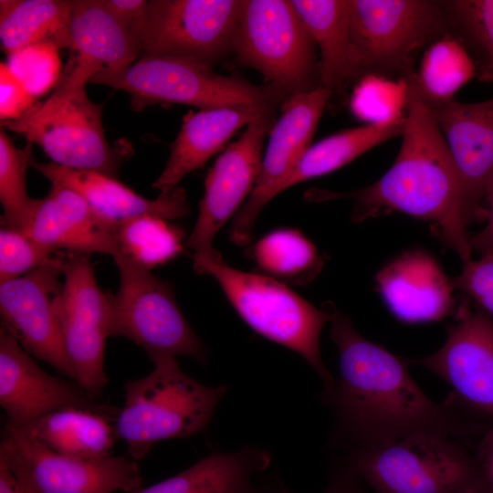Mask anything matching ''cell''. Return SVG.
I'll list each match as a JSON object with an SVG mask.
<instances>
[{
    "label": "cell",
    "mask_w": 493,
    "mask_h": 493,
    "mask_svg": "<svg viewBox=\"0 0 493 493\" xmlns=\"http://www.w3.org/2000/svg\"><path fill=\"white\" fill-rule=\"evenodd\" d=\"M330 322L339 372L320 401L334 419L331 446L348 450L422 432L460 440L471 432L451 405L423 392L408 360L362 337L334 305Z\"/></svg>",
    "instance_id": "cell-1"
},
{
    "label": "cell",
    "mask_w": 493,
    "mask_h": 493,
    "mask_svg": "<svg viewBox=\"0 0 493 493\" xmlns=\"http://www.w3.org/2000/svg\"><path fill=\"white\" fill-rule=\"evenodd\" d=\"M406 119L398 155L390 169L372 184L351 192L313 188L309 202L353 200L355 223L393 212L434 223V232L461 258L470 261L471 236L464 213L461 180L442 131L411 79Z\"/></svg>",
    "instance_id": "cell-2"
},
{
    "label": "cell",
    "mask_w": 493,
    "mask_h": 493,
    "mask_svg": "<svg viewBox=\"0 0 493 493\" xmlns=\"http://www.w3.org/2000/svg\"><path fill=\"white\" fill-rule=\"evenodd\" d=\"M153 370L124 385L125 402L114 423L118 439L133 459L158 442L188 438L204 431L227 386L203 384L185 373L175 357L152 360Z\"/></svg>",
    "instance_id": "cell-3"
},
{
    "label": "cell",
    "mask_w": 493,
    "mask_h": 493,
    "mask_svg": "<svg viewBox=\"0 0 493 493\" xmlns=\"http://www.w3.org/2000/svg\"><path fill=\"white\" fill-rule=\"evenodd\" d=\"M194 269L215 279L239 317L257 333L284 346L307 361L324 387L334 377L325 366L320 337L332 314L331 303L319 309L286 284L254 272L229 266L217 251L194 255Z\"/></svg>",
    "instance_id": "cell-4"
},
{
    "label": "cell",
    "mask_w": 493,
    "mask_h": 493,
    "mask_svg": "<svg viewBox=\"0 0 493 493\" xmlns=\"http://www.w3.org/2000/svg\"><path fill=\"white\" fill-rule=\"evenodd\" d=\"M341 463L376 493H465L484 481L460 440L435 433L352 447Z\"/></svg>",
    "instance_id": "cell-5"
},
{
    "label": "cell",
    "mask_w": 493,
    "mask_h": 493,
    "mask_svg": "<svg viewBox=\"0 0 493 493\" xmlns=\"http://www.w3.org/2000/svg\"><path fill=\"white\" fill-rule=\"evenodd\" d=\"M356 79H407L417 55L449 34L445 1L348 0Z\"/></svg>",
    "instance_id": "cell-6"
},
{
    "label": "cell",
    "mask_w": 493,
    "mask_h": 493,
    "mask_svg": "<svg viewBox=\"0 0 493 493\" xmlns=\"http://www.w3.org/2000/svg\"><path fill=\"white\" fill-rule=\"evenodd\" d=\"M89 83L125 91L134 110L157 103H180L199 110L253 105L276 110L287 97L273 87L215 73L213 68L168 56H141L131 66L95 75Z\"/></svg>",
    "instance_id": "cell-7"
},
{
    "label": "cell",
    "mask_w": 493,
    "mask_h": 493,
    "mask_svg": "<svg viewBox=\"0 0 493 493\" xmlns=\"http://www.w3.org/2000/svg\"><path fill=\"white\" fill-rule=\"evenodd\" d=\"M317 45L288 0H242L236 61L287 98L320 85Z\"/></svg>",
    "instance_id": "cell-8"
},
{
    "label": "cell",
    "mask_w": 493,
    "mask_h": 493,
    "mask_svg": "<svg viewBox=\"0 0 493 493\" xmlns=\"http://www.w3.org/2000/svg\"><path fill=\"white\" fill-rule=\"evenodd\" d=\"M101 109L89 100L86 86L59 80L47 100L2 126L40 146L58 165L117 178L130 149L128 144L111 146L107 141Z\"/></svg>",
    "instance_id": "cell-9"
},
{
    "label": "cell",
    "mask_w": 493,
    "mask_h": 493,
    "mask_svg": "<svg viewBox=\"0 0 493 493\" xmlns=\"http://www.w3.org/2000/svg\"><path fill=\"white\" fill-rule=\"evenodd\" d=\"M111 257L120 286L111 294L110 336L132 341L152 361L187 356L205 363L208 351L183 315L171 283L119 251Z\"/></svg>",
    "instance_id": "cell-10"
},
{
    "label": "cell",
    "mask_w": 493,
    "mask_h": 493,
    "mask_svg": "<svg viewBox=\"0 0 493 493\" xmlns=\"http://www.w3.org/2000/svg\"><path fill=\"white\" fill-rule=\"evenodd\" d=\"M242 0H152L138 37L141 56L213 68L233 54ZM140 56V57H141Z\"/></svg>",
    "instance_id": "cell-11"
},
{
    "label": "cell",
    "mask_w": 493,
    "mask_h": 493,
    "mask_svg": "<svg viewBox=\"0 0 493 493\" xmlns=\"http://www.w3.org/2000/svg\"><path fill=\"white\" fill-rule=\"evenodd\" d=\"M0 457L34 493H132L141 488L137 462L129 455L101 459L61 455L7 424Z\"/></svg>",
    "instance_id": "cell-12"
},
{
    "label": "cell",
    "mask_w": 493,
    "mask_h": 493,
    "mask_svg": "<svg viewBox=\"0 0 493 493\" xmlns=\"http://www.w3.org/2000/svg\"><path fill=\"white\" fill-rule=\"evenodd\" d=\"M90 256L65 254L58 316L77 383L96 397L108 383L104 359L110 336L111 294L99 287Z\"/></svg>",
    "instance_id": "cell-13"
},
{
    "label": "cell",
    "mask_w": 493,
    "mask_h": 493,
    "mask_svg": "<svg viewBox=\"0 0 493 493\" xmlns=\"http://www.w3.org/2000/svg\"><path fill=\"white\" fill-rule=\"evenodd\" d=\"M332 96L325 87L292 95L281 106L263 154L261 169L252 193L233 217L230 240L240 246L252 242V230L261 211L274 197L311 142L328 100Z\"/></svg>",
    "instance_id": "cell-14"
},
{
    "label": "cell",
    "mask_w": 493,
    "mask_h": 493,
    "mask_svg": "<svg viewBox=\"0 0 493 493\" xmlns=\"http://www.w3.org/2000/svg\"><path fill=\"white\" fill-rule=\"evenodd\" d=\"M64 259L60 253L56 262L0 284L1 327L30 355L77 383L58 316Z\"/></svg>",
    "instance_id": "cell-15"
},
{
    "label": "cell",
    "mask_w": 493,
    "mask_h": 493,
    "mask_svg": "<svg viewBox=\"0 0 493 493\" xmlns=\"http://www.w3.org/2000/svg\"><path fill=\"white\" fill-rule=\"evenodd\" d=\"M275 113L266 111L251 121L209 171L198 217L186 240L194 255L211 256L217 251L213 246L215 235L252 193L261 169L264 140L276 121Z\"/></svg>",
    "instance_id": "cell-16"
},
{
    "label": "cell",
    "mask_w": 493,
    "mask_h": 493,
    "mask_svg": "<svg viewBox=\"0 0 493 493\" xmlns=\"http://www.w3.org/2000/svg\"><path fill=\"white\" fill-rule=\"evenodd\" d=\"M0 404L7 425L22 428L60 409L79 408L115 423L121 409L97 402L75 381L48 374L0 328Z\"/></svg>",
    "instance_id": "cell-17"
},
{
    "label": "cell",
    "mask_w": 493,
    "mask_h": 493,
    "mask_svg": "<svg viewBox=\"0 0 493 493\" xmlns=\"http://www.w3.org/2000/svg\"><path fill=\"white\" fill-rule=\"evenodd\" d=\"M414 362L445 381L462 404L493 416V318L462 305L444 345Z\"/></svg>",
    "instance_id": "cell-18"
},
{
    "label": "cell",
    "mask_w": 493,
    "mask_h": 493,
    "mask_svg": "<svg viewBox=\"0 0 493 493\" xmlns=\"http://www.w3.org/2000/svg\"><path fill=\"white\" fill-rule=\"evenodd\" d=\"M429 109L457 169L468 226L485 216L482 205L493 181V98L475 103L454 100Z\"/></svg>",
    "instance_id": "cell-19"
},
{
    "label": "cell",
    "mask_w": 493,
    "mask_h": 493,
    "mask_svg": "<svg viewBox=\"0 0 493 493\" xmlns=\"http://www.w3.org/2000/svg\"><path fill=\"white\" fill-rule=\"evenodd\" d=\"M386 307L401 321L440 320L456 309L454 287L436 259L422 249L408 250L375 275Z\"/></svg>",
    "instance_id": "cell-20"
},
{
    "label": "cell",
    "mask_w": 493,
    "mask_h": 493,
    "mask_svg": "<svg viewBox=\"0 0 493 493\" xmlns=\"http://www.w3.org/2000/svg\"><path fill=\"white\" fill-rule=\"evenodd\" d=\"M69 57L61 78L86 86L98 73L114 72L141 56L135 37L100 0H75Z\"/></svg>",
    "instance_id": "cell-21"
},
{
    "label": "cell",
    "mask_w": 493,
    "mask_h": 493,
    "mask_svg": "<svg viewBox=\"0 0 493 493\" xmlns=\"http://www.w3.org/2000/svg\"><path fill=\"white\" fill-rule=\"evenodd\" d=\"M30 167L43 174L51 184L78 192L100 219L114 227L123 220L143 215L171 221L190 214L186 192L180 186L160 194L155 199H148L117 178L99 172L75 170L52 162L38 163L34 159Z\"/></svg>",
    "instance_id": "cell-22"
},
{
    "label": "cell",
    "mask_w": 493,
    "mask_h": 493,
    "mask_svg": "<svg viewBox=\"0 0 493 493\" xmlns=\"http://www.w3.org/2000/svg\"><path fill=\"white\" fill-rule=\"evenodd\" d=\"M24 232L56 251L112 256L117 250L114 227L100 219L78 192L55 184L46 197L38 199Z\"/></svg>",
    "instance_id": "cell-23"
},
{
    "label": "cell",
    "mask_w": 493,
    "mask_h": 493,
    "mask_svg": "<svg viewBox=\"0 0 493 493\" xmlns=\"http://www.w3.org/2000/svg\"><path fill=\"white\" fill-rule=\"evenodd\" d=\"M276 111L253 105L226 106L189 110L170 149L166 166L152 184L164 194L178 186L193 171L225 150L231 137L259 114Z\"/></svg>",
    "instance_id": "cell-24"
},
{
    "label": "cell",
    "mask_w": 493,
    "mask_h": 493,
    "mask_svg": "<svg viewBox=\"0 0 493 493\" xmlns=\"http://www.w3.org/2000/svg\"><path fill=\"white\" fill-rule=\"evenodd\" d=\"M270 462V454L257 446L215 452L184 471L132 493H257L253 477Z\"/></svg>",
    "instance_id": "cell-25"
},
{
    "label": "cell",
    "mask_w": 493,
    "mask_h": 493,
    "mask_svg": "<svg viewBox=\"0 0 493 493\" xmlns=\"http://www.w3.org/2000/svg\"><path fill=\"white\" fill-rule=\"evenodd\" d=\"M320 52V85L341 92L355 73L348 0H291Z\"/></svg>",
    "instance_id": "cell-26"
},
{
    "label": "cell",
    "mask_w": 493,
    "mask_h": 493,
    "mask_svg": "<svg viewBox=\"0 0 493 493\" xmlns=\"http://www.w3.org/2000/svg\"><path fill=\"white\" fill-rule=\"evenodd\" d=\"M111 423L99 414L70 407L52 412L25 427L16 428L58 454L101 459L111 456L110 451L118 440Z\"/></svg>",
    "instance_id": "cell-27"
},
{
    "label": "cell",
    "mask_w": 493,
    "mask_h": 493,
    "mask_svg": "<svg viewBox=\"0 0 493 493\" xmlns=\"http://www.w3.org/2000/svg\"><path fill=\"white\" fill-rule=\"evenodd\" d=\"M72 9L69 0H1L3 50L9 55L40 43L69 49Z\"/></svg>",
    "instance_id": "cell-28"
},
{
    "label": "cell",
    "mask_w": 493,
    "mask_h": 493,
    "mask_svg": "<svg viewBox=\"0 0 493 493\" xmlns=\"http://www.w3.org/2000/svg\"><path fill=\"white\" fill-rule=\"evenodd\" d=\"M405 119L365 124L311 144L277 190V195L301 182L334 172L373 147L402 135Z\"/></svg>",
    "instance_id": "cell-29"
},
{
    "label": "cell",
    "mask_w": 493,
    "mask_h": 493,
    "mask_svg": "<svg viewBox=\"0 0 493 493\" xmlns=\"http://www.w3.org/2000/svg\"><path fill=\"white\" fill-rule=\"evenodd\" d=\"M247 257L259 274L286 285L303 286L320 272L325 257L299 230L280 228L271 231L250 244Z\"/></svg>",
    "instance_id": "cell-30"
},
{
    "label": "cell",
    "mask_w": 493,
    "mask_h": 493,
    "mask_svg": "<svg viewBox=\"0 0 493 493\" xmlns=\"http://www.w3.org/2000/svg\"><path fill=\"white\" fill-rule=\"evenodd\" d=\"M476 75V64L466 47L447 34L424 51L418 70L410 78L425 103L434 107L454 100Z\"/></svg>",
    "instance_id": "cell-31"
},
{
    "label": "cell",
    "mask_w": 493,
    "mask_h": 493,
    "mask_svg": "<svg viewBox=\"0 0 493 493\" xmlns=\"http://www.w3.org/2000/svg\"><path fill=\"white\" fill-rule=\"evenodd\" d=\"M117 250L150 270L175 258L183 250V230L170 220L143 215L117 224Z\"/></svg>",
    "instance_id": "cell-32"
},
{
    "label": "cell",
    "mask_w": 493,
    "mask_h": 493,
    "mask_svg": "<svg viewBox=\"0 0 493 493\" xmlns=\"http://www.w3.org/2000/svg\"><path fill=\"white\" fill-rule=\"evenodd\" d=\"M32 144L26 142L17 148L5 130L0 131V202L3 207L2 227L25 231L38 199L26 191V169L33 160Z\"/></svg>",
    "instance_id": "cell-33"
},
{
    "label": "cell",
    "mask_w": 493,
    "mask_h": 493,
    "mask_svg": "<svg viewBox=\"0 0 493 493\" xmlns=\"http://www.w3.org/2000/svg\"><path fill=\"white\" fill-rule=\"evenodd\" d=\"M445 5L449 34L475 53L480 79H493V0H448Z\"/></svg>",
    "instance_id": "cell-34"
},
{
    "label": "cell",
    "mask_w": 493,
    "mask_h": 493,
    "mask_svg": "<svg viewBox=\"0 0 493 493\" xmlns=\"http://www.w3.org/2000/svg\"><path fill=\"white\" fill-rule=\"evenodd\" d=\"M407 100L406 79L367 74L359 79L350 107L351 112L366 124H376L404 119Z\"/></svg>",
    "instance_id": "cell-35"
},
{
    "label": "cell",
    "mask_w": 493,
    "mask_h": 493,
    "mask_svg": "<svg viewBox=\"0 0 493 493\" xmlns=\"http://www.w3.org/2000/svg\"><path fill=\"white\" fill-rule=\"evenodd\" d=\"M59 48L48 43L32 45L7 55L9 69L36 99L57 86L62 64Z\"/></svg>",
    "instance_id": "cell-36"
},
{
    "label": "cell",
    "mask_w": 493,
    "mask_h": 493,
    "mask_svg": "<svg viewBox=\"0 0 493 493\" xmlns=\"http://www.w3.org/2000/svg\"><path fill=\"white\" fill-rule=\"evenodd\" d=\"M60 252L49 248L25 232L0 229V284L56 262Z\"/></svg>",
    "instance_id": "cell-37"
},
{
    "label": "cell",
    "mask_w": 493,
    "mask_h": 493,
    "mask_svg": "<svg viewBox=\"0 0 493 493\" xmlns=\"http://www.w3.org/2000/svg\"><path fill=\"white\" fill-rule=\"evenodd\" d=\"M451 282L454 288L463 291L493 318L492 256H484L478 260L471 259L463 264L461 273Z\"/></svg>",
    "instance_id": "cell-38"
},
{
    "label": "cell",
    "mask_w": 493,
    "mask_h": 493,
    "mask_svg": "<svg viewBox=\"0 0 493 493\" xmlns=\"http://www.w3.org/2000/svg\"><path fill=\"white\" fill-rule=\"evenodd\" d=\"M5 62L0 63L1 123L15 121L27 113L37 103Z\"/></svg>",
    "instance_id": "cell-39"
},
{
    "label": "cell",
    "mask_w": 493,
    "mask_h": 493,
    "mask_svg": "<svg viewBox=\"0 0 493 493\" xmlns=\"http://www.w3.org/2000/svg\"><path fill=\"white\" fill-rule=\"evenodd\" d=\"M362 481L341 463L334 466L322 493H367ZM257 493H293L279 479L272 478L257 488Z\"/></svg>",
    "instance_id": "cell-40"
},
{
    "label": "cell",
    "mask_w": 493,
    "mask_h": 493,
    "mask_svg": "<svg viewBox=\"0 0 493 493\" xmlns=\"http://www.w3.org/2000/svg\"><path fill=\"white\" fill-rule=\"evenodd\" d=\"M103 5L138 40L148 1L145 0H100ZM139 42V41H138Z\"/></svg>",
    "instance_id": "cell-41"
},
{
    "label": "cell",
    "mask_w": 493,
    "mask_h": 493,
    "mask_svg": "<svg viewBox=\"0 0 493 493\" xmlns=\"http://www.w3.org/2000/svg\"><path fill=\"white\" fill-rule=\"evenodd\" d=\"M486 202L488 205V223L480 232L471 237L470 243L472 251L478 252L481 257H493V181L488 189Z\"/></svg>",
    "instance_id": "cell-42"
},
{
    "label": "cell",
    "mask_w": 493,
    "mask_h": 493,
    "mask_svg": "<svg viewBox=\"0 0 493 493\" xmlns=\"http://www.w3.org/2000/svg\"><path fill=\"white\" fill-rule=\"evenodd\" d=\"M486 483L493 489V427L480 443L475 457Z\"/></svg>",
    "instance_id": "cell-43"
},
{
    "label": "cell",
    "mask_w": 493,
    "mask_h": 493,
    "mask_svg": "<svg viewBox=\"0 0 493 493\" xmlns=\"http://www.w3.org/2000/svg\"><path fill=\"white\" fill-rule=\"evenodd\" d=\"M0 493H24L23 487L7 463L0 457Z\"/></svg>",
    "instance_id": "cell-44"
},
{
    "label": "cell",
    "mask_w": 493,
    "mask_h": 493,
    "mask_svg": "<svg viewBox=\"0 0 493 493\" xmlns=\"http://www.w3.org/2000/svg\"><path fill=\"white\" fill-rule=\"evenodd\" d=\"M465 493H493V489L484 480L483 482Z\"/></svg>",
    "instance_id": "cell-45"
},
{
    "label": "cell",
    "mask_w": 493,
    "mask_h": 493,
    "mask_svg": "<svg viewBox=\"0 0 493 493\" xmlns=\"http://www.w3.org/2000/svg\"><path fill=\"white\" fill-rule=\"evenodd\" d=\"M23 487L24 493H34L27 486H26L24 483L19 481Z\"/></svg>",
    "instance_id": "cell-46"
}]
</instances>
